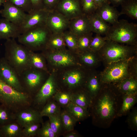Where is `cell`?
I'll list each match as a JSON object with an SVG mask.
<instances>
[{"label": "cell", "instance_id": "cell-1", "mask_svg": "<svg viewBox=\"0 0 137 137\" xmlns=\"http://www.w3.org/2000/svg\"><path fill=\"white\" fill-rule=\"evenodd\" d=\"M122 96L113 84H104L89 109L94 125L103 129L110 127L118 117Z\"/></svg>", "mask_w": 137, "mask_h": 137}, {"label": "cell", "instance_id": "cell-2", "mask_svg": "<svg viewBox=\"0 0 137 137\" xmlns=\"http://www.w3.org/2000/svg\"><path fill=\"white\" fill-rule=\"evenodd\" d=\"M137 48V45H125L107 40L104 45L98 52L101 61L106 66L114 62L135 57Z\"/></svg>", "mask_w": 137, "mask_h": 137}, {"label": "cell", "instance_id": "cell-3", "mask_svg": "<svg viewBox=\"0 0 137 137\" xmlns=\"http://www.w3.org/2000/svg\"><path fill=\"white\" fill-rule=\"evenodd\" d=\"M6 40L4 57L19 76L24 71L31 68L29 60V49L17 43L15 39Z\"/></svg>", "mask_w": 137, "mask_h": 137}, {"label": "cell", "instance_id": "cell-4", "mask_svg": "<svg viewBox=\"0 0 137 137\" xmlns=\"http://www.w3.org/2000/svg\"><path fill=\"white\" fill-rule=\"evenodd\" d=\"M31 99L27 92L18 91L0 79V103L16 113L28 107Z\"/></svg>", "mask_w": 137, "mask_h": 137}, {"label": "cell", "instance_id": "cell-5", "mask_svg": "<svg viewBox=\"0 0 137 137\" xmlns=\"http://www.w3.org/2000/svg\"><path fill=\"white\" fill-rule=\"evenodd\" d=\"M107 40L120 43L137 45V25L122 19L111 26L105 35Z\"/></svg>", "mask_w": 137, "mask_h": 137}, {"label": "cell", "instance_id": "cell-6", "mask_svg": "<svg viewBox=\"0 0 137 137\" xmlns=\"http://www.w3.org/2000/svg\"><path fill=\"white\" fill-rule=\"evenodd\" d=\"M51 33L45 25L29 29L20 34L17 38L20 44L30 50H43Z\"/></svg>", "mask_w": 137, "mask_h": 137}, {"label": "cell", "instance_id": "cell-7", "mask_svg": "<svg viewBox=\"0 0 137 137\" xmlns=\"http://www.w3.org/2000/svg\"><path fill=\"white\" fill-rule=\"evenodd\" d=\"M134 58L114 62L106 66L103 71L100 73L102 83L115 84L132 76L131 66L132 60Z\"/></svg>", "mask_w": 137, "mask_h": 137}, {"label": "cell", "instance_id": "cell-8", "mask_svg": "<svg viewBox=\"0 0 137 137\" xmlns=\"http://www.w3.org/2000/svg\"><path fill=\"white\" fill-rule=\"evenodd\" d=\"M48 73L32 68L23 72L19 76V77L25 91L30 93H36L47 78L48 77H46V75Z\"/></svg>", "mask_w": 137, "mask_h": 137}, {"label": "cell", "instance_id": "cell-9", "mask_svg": "<svg viewBox=\"0 0 137 137\" xmlns=\"http://www.w3.org/2000/svg\"><path fill=\"white\" fill-rule=\"evenodd\" d=\"M42 53L51 65L63 67L75 65L77 62L75 57L65 49L50 51L44 50Z\"/></svg>", "mask_w": 137, "mask_h": 137}, {"label": "cell", "instance_id": "cell-10", "mask_svg": "<svg viewBox=\"0 0 137 137\" xmlns=\"http://www.w3.org/2000/svg\"><path fill=\"white\" fill-rule=\"evenodd\" d=\"M50 10L44 8L32 9L27 13L24 21L19 26L20 34L35 27L46 25Z\"/></svg>", "mask_w": 137, "mask_h": 137}, {"label": "cell", "instance_id": "cell-11", "mask_svg": "<svg viewBox=\"0 0 137 137\" xmlns=\"http://www.w3.org/2000/svg\"><path fill=\"white\" fill-rule=\"evenodd\" d=\"M0 79L18 91L26 92L18 74L4 57L0 58Z\"/></svg>", "mask_w": 137, "mask_h": 137}, {"label": "cell", "instance_id": "cell-12", "mask_svg": "<svg viewBox=\"0 0 137 137\" xmlns=\"http://www.w3.org/2000/svg\"><path fill=\"white\" fill-rule=\"evenodd\" d=\"M57 87L54 74H50L36 93L34 100L35 105L39 107L44 105L58 91Z\"/></svg>", "mask_w": 137, "mask_h": 137}, {"label": "cell", "instance_id": "cell-13", "mask_svg": "<svg viewBox=\"0 0 137 137\" xmlns=\"http://www.w3.org/2000/svg\"><path fill=\"white\" fill-rule=\"evenodd\" d=\"M70 20L55 9L50 11L46 25L52 33H63L68 28Z\"/></svg>", "mask_w": 137, "mask_h": 137}, {"label": "cell", "instance_id": "cell-14", "mask_svg": "<svg viewBox=\"0 0 137 137\" xmlns=\"http://www.w3.org/2000/svg\"><path fill=\"white\" fill-rule=\"evenodd\" d=\"M0 14L4 18L19 26L24 21L27 13L22 10L7 0L3 4Z\"/></svg>", "mask_w": 137, "mask_h": 137}, {"label": "cell", "instance_id": "cell-15", "mask_svg": "<svg viewBox=\"0 0 137 137\" xmlns=\"http://www.w3.org/2000/svg\"><path fill=\"white\" fill-rule=\"evenodd\" d=\"M55 9L69 20L83 14L80 0H59Z\"/></svg>", "mask_w": 137, "mask_h": 137}, {"label": "cell", "instance_id": "cell-16", "mask_svg": "<svg viewBox=\"0 0 137 137\" xmlns=\"http://www.w3.org/2000/svg\"><path fill=\"white\" fill-rule=\"evenodd\" d=\"M28 108L15 113V120L22 128L29 124L42 122L40 112Z\"/></svg>", "mask_w": 137, "mask_h": 137}, {"label": "cell", "instance_id": "cell-17", "mask_svg": "<svg viewBox=\"0 0 137 137\" xmlns=\"http://www.w3.org/2000/svg\"><path fill=\"white\" fill-rule=\"evenodd\" d=\"M87 76L80 70H72L67 71L65 74L62 81L68 89H78L83 87Z\"/></svg>", "mask_w": 137, "mask_h": 137}, {"label": "cell", "instance_id": "cell-18", "mask_svg": "<svg viewBox=\"0 0 137 137\" xmlns=\"http://www.w3.org/2000/svg\"><path fill=\"white\" fill-rule=\"evenodd\" d=\"M68 28L77 36L92 32L88 17L84 14L70 20Z\"/></svg>", "mask_w": 137, "mask_h": 137}, {"label": "cell", "instance_id": "cell-19", "mask_svg": "<svg viewBox=\"0 0 137 137\" xmlns=\"http://www.w3.org/2000/svg\"><path fill=\"white\" fill-rule=\"evenodd\" d=\"M87 75L83 87L93 99L101 90L104 84L100 74L95 71Z\"/></svg>", "mask_w": 137, "mask_h": 137}, {"label": "cell", "instance_id": "cell-20", "mask_svg": "<svg viewBox=\"0 0 137 137\" xmlns=\"http://www.w3.org/2000/svg\"><path fill=\"white\" fill-rule=\"evenodd\" d=\"M95 12L105 21L112 25L118 22L120 15V12L109 3L105 4L98 8Z\"/></svg>", "mask_w": 137, "mask_h": 137}, {"label": "cell", "instance_id": "cell-21", "mask_svg": "<svg viewBox=\"0 0 137 137\" xmlns=\"http://www.w3.org/2000/svg\"><path fill=\"white\" fill-rule=\"evenodd\" d=\"M20 35L18 26L5 18L0 19V39H15Z\"/></svg>", "mask_w": 137, "mask_h": 137}, {"label": "cell", "instance_id": "cell-22", "mask_svg": "<svg viewBox=\"0 0 137 137\" xmlns=\"http://www.w3.org/2000/svg\"><path fill=\"white\" fill-rule=\"evenodd\" d=\"M91 31L100 35H106L111 26L104 20L95 12L88 15Z\"/></svg>", "mask_w": 137, "mask_h": 137}, {"label": "cell", "instance_id": "cell-23", "mask_svg": "<svg viewBox=\"0 0 137 137\" xmlns=\"http://www.w3.org/2000/svg\"><path fill=\"white\" fill-rule=\"evenodd\" d=\"M74 93H72L71 102L89 109L92 99L87 91L83 87L77 89Z\"/></svg>", "mask_w": 137, "mask_h": 137}, {"label": "cell", "instance_id": "cell-24", "mask_svg": "<svg viewBox=\"0 0 137 137\" xmlns=\"http://www.w3.org/2000/svg\"><path fill=\"white\" fill-rule=\"evenodd\" d=\"M113 84L122 95L137 93V78L130 76Z\"/></svg>", "mask_w": 137, "mask_h": 137}, {"label": "cell", "instance_id": "cell-25", "mask_svg": "<svg viewBox=\"0 0 137 137\" xmlns=\"http://www.w3.org/2000/svg\"><path fill=\"white\" fill-rule=\"evenodd\" d=\"M79 53L81 63L86 67L95 68L101 61L98 52L89 50Z\"/></svg>", "mask_w": 137, "mask_h": 137}, {"label": "cell", "instance_id": "cell-26", "mask_svg": "<svg viewBox=\"0 0 137 137\" xmlns=\"http://www.w3.org/2000/svg\"><path fill=\"white\" fill-rule=\"evenodd\" d=\"M28 57L31 68L48 72L46 59L44 55L29 50Z\"/></svg>", "mask_w": 137, "mask_h": 137}, {"label": "cell", "instance_id": "cell-27", "mask_svg": "<svg viewBox=\"0 0 137 137\" xmlns=\"http://www.w3.org/2000/svg\"><path fill=\"white\" fill-rule=\"evenodd\" d=\"M137 102V93L123 95L117 117L127 115Z\"/></svg>", "mask_w": 137, "mask_h": 137}, {"label": "cell", "instance_id": "cell-28", "mask_svg": "<svg viewBox=\"0 0 137 137\" xmlns=\"http://www.w3.org/2000/svg\"><path fill=\"white\" fill-rule=\"evenodd\" d=\"M66 46L62 33H52L47 40L44 50L53 51L63 49H65Z\"/></svg>", "mask_w": 137, "mask_h": 137}, {"label": "cell", "instance_id": "cell-29", "mask_svg": "<svg viewBox=\"0 0 137 137\" xmlns=\"http://www.w3.org/2000/svg\"><path fill=\"white\" fill-rule=\"evenodd\" d=\"M67 111L77 121H83L90 116L89 110L70 102L66 107Z\"/></svg>", "mask_w": 137, "mask_h": 137}, {"label": "cell", "instance_id": "cell-30", "mask_svg": "<svg viewBox=\"0 0 137 137\" xmlns=\"http://www.w3.org/2000/svg\"><path fill=\"white\" fill-rule=\"evenodd\" d=\"M22 128L17 122H13L0 127L1 137H22Z\"/></svg>", "mask_w": 137, "mask_h": 137}, {"label": "cell", "instance_id": "cell-31", "mask_svg": "<svg viewBox=\"0 0 137 137\" xmlns=\"http://www.w3.org/2000/svg\"><path fill=\"white\" fill-rule=\"evenodd\" d=\"M121 5L120 15L126 14L132 19H137V0H124Z\"/></svg>", "mask_w": 137, "mask_h": 137}, {"label": "cell", "instance_id": "cell-32", "mask_svg": "<svg viewBox=\"0 0 137 137\" xmlns=\"http://www.w3.org/2000/svg\"><path fill=\"white\" fill-rule=\"evenodd\" d=\"M40 112L42 117L50 116L60 113V106L55 100H48Z\"/></svg>", "mask_w": 137, "mask_h": 137}, {"label": "cell", "instance_id": "cell-33", "mask_svg": "<svg viewBox=\"0 0 137 137\" xmlns=\"http://www.w3.org/2000/svg\"><path fill=\"white\" fill-rule=\"evenodd\" d=\"M60 114L63 129L65 132L74 130L77 121L66 110Z\"/></svg>", "mask_w": 137, "mask_h": 137}, {"label": "cell", "instance_id": "cell-34", "mask_svg": "<svg viewBox=\"0 0 137 137\" xmlns=\"http://www.w3.org/2000/svg\"><path fill=\"white\" fill-rule=\"evenodd\" d=\"M93 32L77 36V52L78 53L89 50L90 43L93 37Z\"/></svg>", "mask_w": 137, "mask_h": 137}, {"label": "cell", "instance_id": "cell-35", "mask_svg": "<svg viewBox=\"0 0 137 137\" xmlns=\"http://www.w3.org/2000/svg\"><path fill=\"white\" fill-rule=\"evenodd\" d=\"M15 120V113L3 105H0V127Z\"/></svg>", "mask_w": 137, "mask_h": 137}, {"label": "cell", "instance_id": "cell-36", "mask_svg": "<svg viewBox=\"0 0 137 137\" xmlns=\"http://www.w3.org/2000/svg\"><path fill=\"white\" fill-rule=\"evenodd\" d=\"M66 45L71 50L77 52V37L69 30L63 33Z\"/></svg>", "mask_w": 137, "mask_h": 137}, {"label": "cell", "instance_id": "cell-37", "mask_svg": "<svg viewBox=\"0 0 137 137\" xmlns=\"http://www.w3.org/2000/svg\"><path fill=\"white\" fill-rule=\"evenodd\" d=\"M60 114V113L48 117L51 128L57 136L63 129Z\"/></svg>", "mask_w": 137, "mask_h": 137}, {"label": "cell", "instance_id": "cell-38", "mask_svg": "<svg viewBox=\"0 0 137 137\" xmlns=\"http://www.w3.org/2000/svg\"><path fill=\"white\" fill-rule=\"evenodd\" d=\"M72 92L58 91L53 98L60 106L66 107L71 102Z\"/></svg>", "mask_w": 137, "mask_h": 137}, {"label": "cell", "instance_id": "cell-39", "mask_svg": "<svg viewBox=\"0 0 137 137\" xmlns=\"http://www.w3.org/2000/svg\"><path fill=\"white\" fill-rule=\"evenodd\" d=\"M107 40L105 37H103L100 35L96 34L92 38L89 46V50L95 52H98L104 45Z\"/></svg>", "mask_w": 137, "mask_h": 137}, {"label": "cell", "instance_id": "cell-40", "mask_svg": "<svg viewBox=\"0 0 137 137\" xmlns=\"http://www.w3.org/2000/svg\"><path fill=\"white\" fill-rule=\"evenodd\" d=\"M83 14L89 15L95 12L97 8L93 0H80Z\"/></svg>", "mask_w": 137, "mask_h": 137}, {"label": "cell", "instance_id": "cell-41", "mask_svg": "<svg viewBox=\"0 0 137 137\" xmlns=\"http://www.w3.org/2000/svg\"><path fill=\"white\" fill-rule=\"evenodd\" d=\"M37 135L40 137H57L56 135L52 130L49 121L43 123L39 129Z\"/></svg>", "mask_w": 137, "mask_h": 137}, {"label": "cell", "instance_id": "cell-42", "mask_svg": "<svg viewBox=\"0 0 137 137\" xmlns=\"http://www.w3.org/2000/svg\"><path fill=\"white\" fill-rule=\"evenodd\" d=\"M40 123H33L28 125L22 129V137H33L37 135L40 127Z\"/></svg>", "mask_w": 137, "mask_h": 137}, {"label": "cell", "instance_id": "cell-43", "mask_svg": "<svg viewBox=\"0 0 137 137\" xmlns=\"http://www.w3.org/2000/svg\"><path fill=\"white\" fill-rule=\"evenodd\" d=\"M126 122L129 128L133 131L137 130V109L133 107L127 114Z\"/></svg>", "mask_w": 137, "mask_h": 137}, {"label": "cell", "instance_id": "cell-44", "mask_svg": "<svg viewBox=\"0 0 137 137\" xmlns=\"http://www.w3.org/2000/svg\"><path fill=\"white\" fill-rule=\"evenodd\" d=\"M28 13L32 9L31 4L29 0H7Z\"/></svg>", "mask_w": 137, "mask_h": 137}, {"label": "cell", "instance_id": "cell-45", "mask_svg": "<svg viewBox=\"0 0 137 137\" xmlns=\"http://www.w3.org/2000/svg\"><path fill=\"white\" fill-rule=\"evenodd\" d=\"M59 0H43L45 8L51 10L55 9Z\"/></svg>", "mask_w": 137, "mask_h": 137}, {"label": "cell", "instance_id": "cell-46", "mask_svg": "<svg viewBox=\"0 0 137 137\" xmlns=\"http://www.w3.org/2000/svg\"><path fill=\"white\" fill-rule=\"evenodd\" d=\"M32 7L33 9H39L44 7L43 0H29Z\"/></svg>", "mask_w": 137, "mask_h": 137}, {"label": "cell", "instance_id": "cell-47", "mask_svg": "<svg viewBox=\"0 0 137 137\" xmlns=\"http://www.w3.org/2000/svg\"><path fill=\"white\" fill-rule=\"evenodd\" d=\"M80 135L74 130L66 132L63 135L64 137H79Z\"/></svg>", "mask_w": 137, "mask_h": 137}, {"label": "cell", "instance_id": "cell-48", "mask_svg": "<svg viewBox=\"0 0 137 137\" xmlns=\"http://www.w3.org/2000/svg\"><path fill=\"white\" fill-rule=\"evenodd\" d=\"M97 9L104 4L109 3L108 0H93Z\"/></svg>", "mask_w": 137, "mask_h": 137}, {"label": "cell", "instance_id": "cell-49", "mask_svg": "<svg viewBox=\"0 0 137 137\" xmlns=\"http://www.w3.org/2000/svg\"><path fill=\"white\" fill-rule=\"evenodd\" d=\"M124 0H108V2L111 3L114 6H117L121 5Z\"/></svg>", "mask_w": 137, "mask_h": 137}, {"label": "cell", "instance_id": "cell-50", "mask_svg": "<svg viewBox=\"0 0 137 137\" xmlns=\"http://www.w3.org/2000/svg\"><path fill=\"white\" fill-rule=\"evenodd\" d=\"M4 1L5 0H0V8L2 5H3Z\"/></svg>", "mask_w": 137, "mask_h": 137}, {"label": "cell", "instance_id": "cell-51", "mask_svg": "<svg viewBox=\"0 0 137 137\" xmlns=\"http://www.w3.org/2000/svg\"><path fill=\"white\" fill-rule=\"evenodd\" d=\"M1 137V134H0V137Z\"/></svg>", "mask_w": 137, "mask_h": 137}]
</instances>
